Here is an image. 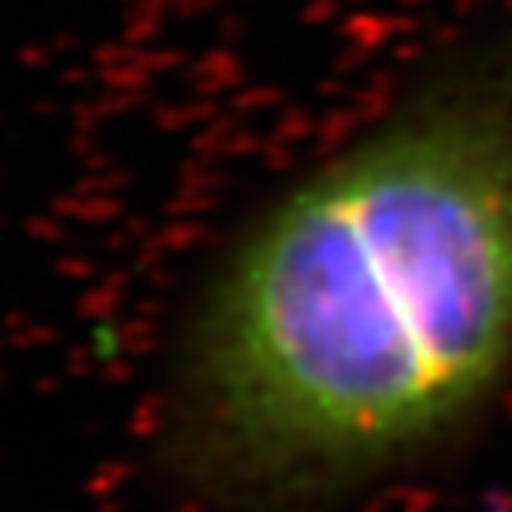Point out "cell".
Here are the masks:
<instances>
[{
	"label": "cell",
	"instance_id": "obj_2",
	"mask_svg": "<svg viewBox=\"0 0 512 512\" xmlns=\"http://www.w3.org/2000/svg\"><path fill=\"white\" fill-rule=\"evenodd\" d=\"M506 512H512V503H509V509H506Z\"/></svg>",
	"mask_w": 512,
	"mask_h": 512
},
{
	"label": "cell",
	"instance_id": "obj_1",
	"mask_svg": "<svg viewBox=\"0 0 512 512\" xmlns=\"http://www.w3.org/2000/svg\"><path fill=\"white\" fill-rule=\"evenodd\" d=\"M509 380L512 37H476L227 250L173 360L167 466L203 512H340Z\"/></svg>",
	"mask_w": 512,
	"mask_h": 512
}]
</instances>
